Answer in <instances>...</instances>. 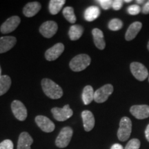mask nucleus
Instances as JSON below:
<instances>
[{"label":"nucleus","mask_w":149,"mask_h":149,"mask_svg":"<svg viewBox=\"0 0 149 149\" xmlns=\"http://www.w3.org/2000/svg\"><path fill=\"white\" fill-rule=\"evenodd\" d=\"M42 87L46 95L53 100L59 99L63 95L62 88L50 79H43L42 80Z\"/></svg>","instance_id":"nucleus-1"},{"label":"nucleus","mask_w":149,"mask_h":149,"mask_svg":"<svg viewBox=\"0 0 149 149\" xmlns=\"http://www.w3.org/2000/svg\"><path fill=\"white\" fill-rule=\"evenodd\" d=\"M91 59L86 54H80L73 57L70 61V68L74 72L84 70L91 64Z\"/></svg>","instance_id":"nucleus-2"},{"label":"nucleus","mask_w":149,"mask_h":149,"mask_svg":"<svg viewBox=\"0 0 149 149\" xmlns=\"http://www.w3.org/2000/svg\"><path fill=\"white\" fill-rule=\"evenodd\" d=\"M132 132V122L130 118L124 117L121 119L120 127L117 130V137L121 141H125L129 139Z\"/></svg>","instance_id":"nucleus-3"},{"label":"nucleus","mask_w":149,"mask_h":149,"mask_svg":"<svg viewBox=\"0 0 149 149\" xmlns=\"http://www.w3.org/2000/svg\"><path fill=\"white\" fill-rule=\"evenodd\" d=\"M73 130L70 127L66 126L61 130L55 140V145L59 148H66L71 140Z\"/></svg>","instance_id":"nucleus-4"},{"label":"nucleus","mask_w":149,"mask_h":149,"mask_svg":"<svg viewBox=\"0 0 149 149\" xmlns=\"http://www.w3.org/2000/svg\"><path fill=\"white\" fill-rule=\"evenodd\" d=\"M54 118L59 122H64L71 117L73 115V111L70 108L68 104L64 106L63 108L55 107L51 110Z\"/></svg>","instance_id":"nucleus-5"},{"label":"nucleus","mask_w":149,"mask_h":149,"mask_svg":"<svg viewBox=\"0 0 149 149\" xmlns=\"http://www.w3.org/2000/svg\"><path fill=\"white\" fill-rule=\"evenodd\" d=\"M130 69L133 75L139 81H144L148 77V72L146 67L139 62H133L130 65Z\"/></svg>","instance_id":"nucleus-6"},{"label":"nucleus","mask_w":149,"mask_h":149,"mask_svg":"<svg viewBox=\"0 0 149 149\" xmlns=\"http://www.w3.org/2000/svg\"><path fill=\"white\" fill-rule=\"evenodd\" d=\"M113 92V86L111 84H106L95 91L94 100L97 103H103L109 99Z\"/></svg>","instance_id":"nucleus-7"},{"label":"nucleus","mask_w":149,"mask_h":149,"mask_svg":"<svg viewBox=\"0 0 149 149\" xmlns=\"http://www.w3.org/2000/svg\"><path fill=\"white\" fill-rule=\"evenodd\" d=\"M11 109L14 116L19 121H24L27 117V110L24 104L19 100H15L11 104Z\"/></svg>","instance_id":"nucleus-8"},{"label":"nucleus","mask_w":149,"mask_h":149,"mask_svg":"<svg viewBox=\"0 0 149 149\" xmlns=\"http://www.w3.org/2000/svg\"><path fill=\"white\" fill-rule=\"evenodd\" d=\"M20 22H21V19L18 16L10 17L2 24L0 28V31L3 34H8L15 31L19 25Z\"/></svg>","instance_id":"nucleus-9"},{"label":"nucleus","mask_w":149,"mask_h":149,"mask_svg":"<svg viewBox=\"0 0 149 149\" xmlns=\"http://www.w3.org/2000/svg\"><path fill=\"white\" fill-rule=\"evenodd\" d=\"M58 29V26L54 21H47L41 25L40 32L46 38H51L55 35Z\"/></svg>","instance_id":"nucleus-10"},{"label":"nucleus","mask_w":149,"mask_h":149,"mask_svg":"<svg viewBox=\"0 0 149 149\" xmlns=\"http://www.w3.org/2000/svg\"><path fill=\"white\" fill-rule=\"evenodd\" d=\"M35 122L42 131L45 133H51L55 130V124L48 117L43 115H38L35 117Z\"/></svg>","instance_id":"nucleus-11"},{"label":"nucleus","mask_w":149,"mask_h":149,"mask_svg":"<svg viewBox=\"0 0 149 149\" xmlns=\"http://www.w3.org/2000/svg\"><path fill=\"white\" fill-rule=\"evenodd\" d=\"M130 112L137 120H144L149 117V106L134 105L130 107Z\"/></svg>","instance_id":"nucleus-12"},{"label":"nucleus","mask_w":149,"mask_h":149,"mask_svg":"<svg viewBox=\"0 0 149 149\" xmlns=\"http://www.w3.org/2000/svg\"><path fill=\"white\" fill-rule=\"evenodd\" d=\"M64 51V46L61 43H57L48 49L45 53V57L48 61L57 59Z\"/></svg>","instance_id":"nucleus-13"},{"label":"nucleus","mask_w":149,"mask_h":149,"mask_svg":"<svg viewBox=\"0 0 149 149\" xmlns=\"http://www.w3.org/2000/svg\"><path fill=\"white\" fill-rule=\"evenodd\" d=\"M17 40L15 37L5 36L0 37V53L10 51L16 44Z\"/></svg>","instance_id":"nucleus-14"},{"label":"nucleus","mask_w":149,"mask_h":149,"mask_svg":"<svg viewBox=\"0 0 149 149\" xmlns=\"http://www.w3.org/2000/svg\"><path fill=\"white\" fill-rule=\"evenodd\" d=\"M81 117H82L84 128L86 132L91 131L95 126V117L94 115L90 111H84L81 113Z\"/></svg>","instance_id":"nucleus-15"},{"label":"nucleus","mask_w":149,"mask_h":149,"mask_svg":"<svg viewBox=\"0 0 149 149\" xmlns=\"http://www.w3.org/2000/svg\"><path fill=\"white\" fill-rule=\"evenodd\" d=\"M33 142L32 137L27 132H23L19 137L17 149H31V146Z\"/></svg>","instance_id":"nucleus-16"},{"label":"nucleus","mask_w":149,"mask_h":149,"mask_svg":"<svg viewBox=\"0 0 149 149\" xmlns=\"http://www.w3.org/2000/svg\"><path fill=\"white\" fill-rule=\"evenodd\" d=\"M142 27V24L139 22H135L131 24L126 31L125 39L127 41L133 40L138 34Z\"/></svg>","instance_id":"nucleus-17"},{"label":"nucleus","mask_w":149,"mask_h":149,"mask_svg":"<svg viewBox=\"0 0 149 149\" xmlns=\"http://www.w3.org/2000/svg\"><path fill=\"white\" fill-rule=\"evenodd\" d=\"M41 9V4L37 1L29 2L24 6L23 9L24 15L27 17L35 16Z\"/></svg>","instance_id":"nucleus-18"},{"label":"nucleus","mask_w":149,"mask_h":149,"mask_svg":"<svg viewBox=\"0 0 149 149\" xmlns=\"http://www.w3.org/2000/svg\"><path fill=\"white\" fill-rule=\"evenodd\" d=\"M95 45L100 50H104L106 47V42L104 41V33L100 29H94L92 31Z\"/></svg>","instance_id":"nucleus-19"},{"label":"nucleus","mask_w":149,"mask_h":149,"mask_svg":"<svg viewBox=\"0 0 149 149\" xmlns=\"http://www.w3.org/2000/svg\"><path fill=\"white\" fill-rule=\"evenodd\" d=\"M100 10L97 6H92L86 9L84 12V19L88 22H93L100 16Z\"/></svg>","instance_id":"nucleus-20"},{"label":"nucleus","mask_w":149,"mask_h":149,"mask_svg":"<svg viewBox=\"0 0 149 149\" xmlns=\"http://www.w3.org/2000/svg\"><path fill=\"white\" fill-rule=\"evenodd\" d=\"M95 91L91 86H86L84 88L82 92V100L85 105L91 104L93 100H94Z\"/></svg>","instance_id":"nucleus-21"},{"label":"nucleus","mask_w":149,"mask_h":149,"mask_svg":"<svg viewBox=\"0 0 149 149\" xmlns=\"http://www.w3.org/2000/svg\"><path fill=\"white\" fill-rule=\"evenodd\" d=\"M84 29L80 25H72L70 26L69 29V35L70 39L72 41H75L79 40L81 35L83 34Z\"/></svg>","instance_id":"nucleus-22"},{"label":"nucleus","mask_w":149,"mask_h":149,"mask_svg":"<svg viewBox=\"0 0 149 149\" xmlns=\"http://www.w3.org/2000/svg\"><path fill=\"white\" fill-rule=\"evenodd\" d=\"M66 3L65 0H51L49 2V11L52 15H57Z\"/></svg>","instance_id":"nucleus-23"},{"label":"nucleus","mask_w":149,"mask_h":149,"mask_svg":"<svg viewBox=\"0 0 149 149\" xmlns=\"http://www.w3.org/2000/svg\"><path fill=\"white\" fill-rule=\"evenodd\" d=\"M11 86V79L8 75H1L0 77V96L9 90Z\"/></svg>","instance_id":"nucleus-24"},{"label":"nucleus","mask_w":149,"mask_h":149,"mask_svg":"<svg viewBox=\"0 0 149 149\" xmlns=\"http://www.w3.org/2000/svg\"><path fill=\"white\" fill-rule=\"evenodd\" d=\"M62 13L64 17L66 19L67 21L69 22L71 24L75 23L77 18H76L75 15H74V9L72 7L67 6L66 8H64V10H63Z\"/></svg>","instance_id":"nucleus-25"},{"label":"nucleus","mask_w":149,"mask_h":149,"mask_svg":"<svg viewBox=\"0 0 149 149\" xmlns=\"http://www.w3.org/2000/svg\"><path fill=\"white\" fill-rule=\"evenodd\" d=\"M123 27V22L119 19H113L109 23V29L111 31H117Z\"/></svg>","instance_id":"nucleus-26"},{"label":"nucleus","mask_w":149,"mask_h":149,"mask_svg":"<svg viewBox=\"0 0 149 149\" xmlns=\"http://www.w3.org/2000/svg\"><path fill=\"white\" fill-rule=\"evenodd\" d=\"M141 142L138 139H132L126 145L124 149H139Z\"/></svg>","instance_id":"nucleus-27"},{"label":"nucleus","mask_w":149,"mask_h":149,"mask_svg":"<svg viewBox=\"0 0 149 149\" xmlns=\"http://www.w3.org/2000/svg\"><path fill=\"white\" fill-rule=\"evenodd\" d=\"M127 12L128 14L131 15H136L141 12V8L138 5L133 4L127 8Z\"/></svg>","instance_id":"nucleus-28"},{"label":"nucleus","mask_w":149,"mask_h":149,"mask_svg":"<svg viewBox=\"0 0 149 149\" xmlns=\"http://www.w3.org/2000/svg\"><path fill=\"white\" fill-rule=\"evenodd\" d=\"M0 149H13V143L10 139H5L0 143Z\"/></svg>","instance_id":"nucleus-29"},{"label":"nucleus","mask_w":149,"mask_h":149,"mask_svg":"<svg viewBox=\"0 0 149 149\" xmlns=\"http://www.w3.org/2000/svg\"><path fill=\"white\" fill-rule=\"evenodd\" d=\"M98 3H100L102 8L104 10H108L112 7L113 1L111 0H99Z\"/></svg>","instance_id":"nucleus-30"},{"label":"nucleus","mask_w":149,"mask_h":149,"mask_svg":"<svg viewBox=\"0 0 149 149\" xmlns=\"http://www.w3.org/2000/svg\"><path fill=\"white\" fill-rule=\"evenodd\" d=\"M123 2H124V1H122V0H115V1H113L112 8L114 9L115 10H120L123 6Z\"/></svg>","instance_id":"nucleus-31"},{"label":"nucleus","mask_w":149,"mask_h":149,"mask_svg":"<svg viewBox=\"0 0 149 149\" xmlns=\"http://www.w3.org/2000/svg\"><path fill=\"white\" fill-rule=\"evenodd\" d=\"M142 13L144 14H148L149 13V1L145 3L142 8Z\"/></svg>","instance_id":"nucleus-32"},{"label":"nucleus","mask_w":149,"mask_h":149,"mask_svg":"<svg viewBox=\"0 0 149 149\" xmlns=\"http://www.w3.org/2000/svg\"><path fill=\"white\" fill-rule=\"evenodd\" d=\"M111 149H124V148L120 144H115L111 146Z\"/></svg>","instance_id":"nucleus-33"},{"label":"nucleus","mask_w":149,"mask_h":149,"mask_svg":"<svg viewBox=\"0 0 149 149\" xmlns=\"http://www.w3.org/2000/svg\"><path fill=\"white\" fill-rule=\"evenodd\" d=\"M145 137H146L147 141L149 142V124L146 126V130H145Z\"/></svg>","instance_id":"nucleus-34"},{"label":"nucleus","mask_w":149,"mask_h":149,"mask_svg":"<svg viewBox=\"0 0 149 149\" xmlns=\"http://www.w3.org/2000/svg\"><path fill=\"white\" fill-rule=\"evenodd\" d=\"M136 2L138 3H139V4H140V3H144V0H140V1H139V0H137V1H136Z\"/></svg>","instance_id":"nucleus-35"},{"label":"nucleus","mask_w":149,"mask_h":149,"mask_svg":"<svg viewBox=\"0 0 149 149\" xmlns=\"http://www.w3.org/2000/svg\"><path fill=\"white\" fill-rule=\"evenodd\" d=\"M124 2H126V3H129V2H131V0H125V1H124Z\"/></svg>","instance_id":"nucleus-36"},{"label":"nucleus","mask_w":149,"mask_h":149,"mask_svg":"<svg viewBox=\"0 0 149 149\" xmlns=\"http://www.w3.org/2000/svg\"><path fill=\"white\" fill-rule=\"evenodd\" d=\"M1 77V67H0V77Z\"/></svg>","instance_id":"nucleus-37"},{"label":"nucleus","mask_w":149,"mask_h":149,"mask_svg":"<svg viewBox=\"0 0 149 149\" xmlns=\"http://www.w3.org/2000/svg\"><path fill=\"white\" fill-rule=\"evenodd\" d=\"M147 48H148V50L149 51V41H148V45H147Z\"/></svg>","instance_id":"nucleus-38"},{"label":"nucleus","mask_w":149,"mask_h":149,"mask_svg":"<svg viewBox=\"0 0 149 149\" xmlns=\"http://www.w3.org/2000/svg\"><path fill=\"white\" fill-rule=\"evenodd\" d=\"M148 79H149V78H148Z\"/></svg>","instance_id":"nucleus-39"}]
</instances>
